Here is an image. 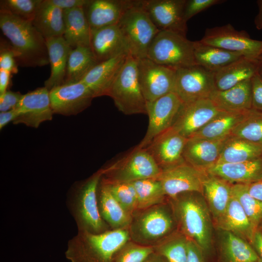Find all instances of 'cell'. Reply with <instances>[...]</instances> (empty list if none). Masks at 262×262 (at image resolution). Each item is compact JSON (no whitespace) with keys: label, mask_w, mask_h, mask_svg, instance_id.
Instances as JSON below:
<instances>
[{"label":"cell","mask_w":262,"mask_h":262,"mask_svg":"<svg viewBox=\"0 0 262 262\" xmlns=\"http://www.w3.org/2000/svg\"><path fill=\"white\" fill-rule=\"evenodd\" d=\"M169 200L178 230L197 244L206 255L210 254L213 248L214 225L203 195L187 192Z\"/></svg>","instance_id":"6da1fadb"},{"label":"cell","mask_w":262,"mask_h":262,"mask_svg":"<svg viewBox=\"0 0 262 262\" xmlns=\"http://www.w3.org/2000/svg\"><path fill=\"white\" fill-rule=\"evenodd\" d=\"M0 28L9 41L18 65L36 67L49 64L46 39L31 21L0 10Z\"/></svg>","instance_id":"7a4b0ae2"},{"label":"cell","mask_w":262,"mask_h":262,"mask_svg":"<svg viewBox=\"0 0 262 262\" xmlns=\"http://www.w3.org/2000/svg\"><path fill=\"white\" fill-rule=\"evenodd\" d=\"M105 171V167L100 169L86 180L76 183L67 194L66 206L78 231L98 234L111 229L101 217L98 206V189Z\"/></svg>","instance_id":"3957f363"},{"label":"cell","mask_w":262,"mask_h":262,"mask_svg":"<svg viewBox=\"0 0 262 262\" xmlns=\"http://www.w3.org/2000/svg\"><path fill=\"white\" fill-rule=\"evenodd\" d=\"M130 240L128 229L98 234L78 231L68 241L65 256L70 262H111L116 252Z\"/></svg>","instance_id":"277c9868"},{"label":"cell","mask_w":262,"mask_h":262,"mask_svg":"<svg viewBox=\"0 0 262 262\" xmlns=\"http://www.w3.org/2000/svg\"><path fill=\"white\" fill-rule=\"evenodd\" d=\"M128 230L131 240L153 247L177 231L169 198L164 203L135 211Z\"/></svg>","instance_id":"5b68a950"},{"label":"cell","mask_w":262,"mask_h":262,"mask_svg":"<svg viewBox=\"0 0 262 262\" xmlns=\"http://www.w3.org/2000/svg\"><path fill=\"white\" fill-rule=\"evenodd\" d=\"M117 25L129 46L130 55L137 59L147 58L150 45L160 30L138 0H132Z\"/></svg>","instance_id":"8992f818"},{"label":"cell","mask_w":262,"mask_h":262,"mask_svg":"<svg viewBox=\"0 0 262 262\" xmlns=\"http://www.w3.org/2000/svg\"><path fill=\"white\" fill-rule=\"evenodd\" d=\"M107 96L126 115L147 114V101L138 78L137 61L130 54L111 85Z\"/></svg>","instance_id":"52a82bcc"},{"label":"cell","mask_w":262,"mask_h":262,"mask_svg":"<svg viewBox=\"0 0 262 262\" xmlns=\"http://www.w3.org/2000/svg\"><path fill=\"white\" fill-rule=\"evenodd\" d=\"M147 58L175 69L196 65L193 41L171 31L160 30L150 45Z\"/></svg>","instance_id":"ba28073f"},{"label":"cell","mask_w":262,"mask_h":262,"mask_svg":"<svg viewBox=\"0 0 262 262\" xmlns=\"http://www.w3.org/2000/svg\"><path fill=\"white\" fill-rule=\"evenodd\" d=\"M103 177L115 182H131L158 178L162 170L145 148L135 147L127 156L105 167Z\"/></svg>","instance_id":"9c48e42d"},{"label":"cell","mask_w":262,"mask_h":262,"mask_svg":"<svg viewBox=\"0 0 262 262\" xmlns=\"http://www.w3.org/2000/svg\"><path fill=\"white\" fill-rule=\"evenodd\" d=\"M200 41L250 59L257 60L262 54V41L251 38L246 32L237 31L230 24L207 29Z\"/></svg>","instance_id":"30bf717a"},{"label":"cell","mask_w":262,"mask_h":262,"mask_svg":"<svg viewBox=\"0 0 262 262\" xmlns=\"http://www.w3.org/2000/svg\"><path fill=\"white\" fill-rule=\"evenodd\" d=\"M139 84L147 101L174 92L176 69L144 58L137 59Z\"/></svg>","instance_id":"8fae6325"},{"label":"cell","mask_w":262,"mask_h":262,"mask_svg":"<svg viewBox=\"0 0 262 262\" xmlns=\"http://www.w3.org/2000/svg\"><path fill=\"white\" fill-rule=\"evenodd\" d=\"M214 90V72L197 65L176 69L174 93L182 103L209 98Z\"/></svg>","instance_id":"7c38bea8"},{"label":"cell","mask_w":262,"mask_h":262,"mask_svg":"<svg viewBox=\"0 0 262 262\" xmlns=\"http://www.w3.org/2000/svg\"><path fill=\"white\" fill-rule=\"evenodd\" d=\"M182 104V102L174 92L155 100L147 101V129L143 139L135 147H146L156 136L171 128Z\"/></svg>","instance_id":"4fadbf2b"},{"label":"cell","mask_w":262,"mask_h":262,"mask_svg":"<svg viewBox=\"0 0 262 262\" xmlns=\"http://www.w3.org/2000/svg\"><path fill=\"white\" fill-rule=\"evenodd\" d=\"M207 173L184 162L163 170L158 179L169 198L187 192H196L203 195V182Z\"/></svg>","instance_id":"5bb4252c"},{"label":"cell","mask_w":262,"mask_h":262,"mask_svg":"<svg viewBox=\"0 0 262 262\" xmlns=\"http://www.w3.org/2000/svg\"><path fill=\"white\" fill-rule=\"evenodd\" d=\"M186 0H141L140 6L159 30L177 32L186 35L187 22L183 17Z\"/></svg>","instance_id":"9a60e30c"},{"label":"cell","mask_w":262,"mask_h":262,"mask_svg":"<svg viewBox=\"0 0 262 262\" xmlns=\"http://www.w3.org/2000/svg\"><path fill=\"white\" fill-rule=\"evenodd\" d=\"M222 112L210 98L182 103L171 128L189 138Z\"/></svg>","instance_id":"2e32d148"},{"label":"cell","mask_w":262,"mask_h":262,"mask_svg":"<svg viewBox=\"0 0 262 262\" xmlns=\"http://www.w3.org/2000/svg\"><path fill=\"white\" fill-rule=\"evenodd\" d=\"M54 114L76 115L88 107L94 97L82 81L65 83L49 91Z\"/></svg>","instance_id":"e0dca14e"},{"label":"cell","mask_w":262,"mask_h":262,"mask_svg":"<svg viewBox=\"0 0 262 262\" xmlns=\"http://www.w3.org/2000/svg\"><path fill=\"white\" fill-rule=\"evenodd\" d=\"M16 109L18 115L14 124H24L35 128L42 122L51 120L54 114L49 91L45 86L23 95Z\"/></svg>","instance_id":"ac0fdd59"},{"label":"cell","mask_w":262,"mask_h":262,"mask_svg":"<svg viewBox=\"0 0 262 262\" xmlns=\"http://www.w3.org/2000/svg\"><path fill=\"white\" fill-rule=\"evenodd\" d=\"M188 139L170 128L144 148L163 170L185 162L182 155Z\"/></svg>","instance_id":"d6986e66"},{"label":"cell","mask_w":262,"mask_h":262,"mask_svg":"<svg viewBox=\"0 0 262 262\" xmlns=\"http://www.w3.org/2000/svg\"><path fill=\"white\" fill-rule=\"evenodd\" d=\"M90 47L98 63L119 54H130L117 25L91 30Z\"/></svg>","instance_id":"ffe728a7"},{"label":"cell","mask_w":262,"mask_h":262,"mask_svg":"<svg viewBox=\"0 0 262 262\" xmlns=\"http://www.w3.org/2000/svg\"><path fill=\"white\" fill-rule=\"evenodd\" d=\"M128 55L119 54L98 63L81 81L89 89L94 98L107 96Z\"/></svg>","instance_id":"44dd1931"},{"label":"cell","mask_w":262,"mask_h":262,"mask_svg":"<svg viewBox=\"0 0 262 262\" xmlns=\"http://www.w3.org/2000/svg\"><path fill=\"white\" fill-rule=\"evenodd\" d=\"M228 137L216 140L189 138L183 152L184 161L205 171L217 163L224 144Z\"/></svg>","instance_id":"7402d4cb"},{"label":"cell","mask_w":262,"mask_h":262,"mask_svg":"<svg viewBox=\"0 0 262 262\" xmlns=\"http://www.w3.org/2000/svg\"><path fill=\"white\" fill-rule=\"evenodd\" d=\"M205 171L231 184H249L262 178V156L245 162L216 164Z\"/></svg>","instance_id":"603a6c76"},{"label":"cell","mask_w":262,"mask_h":262,"mask_svg":"<svg viewBox=\"0 0 262 262\" xmlns=\"http://www.w3.org/2000/svg\"><path fill=\"white\" fill-rule=\"evenodd\" d=\"M132 1L130 0H90L84 9L91 30L117 25Z\"/></svg>","instance_id":"cb8c5ba5"},{"label":"cell","mask_w":262,"mask_h":262,"mask_svg":"<svg viewBox=\"0 0 262 262\" xmlns=\"http://www.w3.org/2000/svg\"><path fill=\"white\" fill-rule=\"evenodd\" d=\"M217 230V262H254L259 257L247 241L232 233Z\"/></svg>","instance_id":"d4e9b609"},{"label":"cell","mask_w":262,"mask_h":262,"mask_svg":"<svg viewBox=\"0 0 262 262\" xmlns=\"http://www.w3.org/2000/svg\"><path fill=\"white\" fill-rule=\"evenodd\" d=\"M213 225L216 230L230 232L250 244L255 232L241 204L233 196Z\"/></svg>","instance_id":"484cf974"},{"label":"cell","mask_w":262,"mask_h":262,"mask_svg":"<svg viewBox=\"0 0 262 262\" xmlns=\"http://www.w3.org/2000/svg\"><path fill=\"white\" fill-rule=\"evenodd\" d=\"M220 111L242 112L251 109V79L228 89L214 90L209 98Z\"/></svg>","instance_id":"4316f807"},{"label":"cell","mask_w":262,"mask_h":262,"mask_svg":"<svg viewBox=\"0 0 262 262\" xmlns=\"http://www.w3.org/2000/svg\"><path fill=\"white\" fill-rule=\"evenodd\" d=\"M97 200L99 214L111 229H128L132 215L123 209L101 179L98 189Z\"/></svg>","instance_id":"83f0119b"},{"label":"cell","mask_w":262,"mask_h":262,"mask_svg":"<svg viewBox=\"0 0 262 262\" xmlns=\"http://www.w3.org/2000/svg\"><path fill=\"white\" fill-rule=\"evenodd\" d=\"M51 72L45 82L49 91L65 83L69 55L72 48L63 36L46 40Z\"/></svg>","instance_id":"f1b7e54d"},{"label":"cell","mask_w":262,"mask_h":262,"mask_svg":"<svg viewBox=\"0 0 262 262\" xmlns=\"http://www.w3.org/2000/svg\"><path fill=\"white\" fill-rule=\"evenodd\" d=\"M232 185L207 173L203 182V195L211 212L213 223L225 211L232 196Z\"/></svg>","instance_id":"f546056e"},{"label":"cell","mask_w":262,"mask_h":262,"mask_svg":"<svg viewBox=\"0 0 262 262\" xmlns=\"http://www.w3.org/2000/svg\"><path fill=\"white\" fill-rule=\"evenodd\" d=\"M65 31L63 37L72 48L90 47L91 28L84 7L63 10Z\"/></svg>","instance_id":"4dcf8cb0"},{"label":"cell","mask_w":262,"mask_h":262,"mask_svg":"<svg viewBox=\"0 0 262 262\" xmlns=\"http://www.w3.org/2000/svg\"><path fill=\"white\" fill-rule=\"evenodd\" d=\"M257 60L243 57L214 72L216 90L223 91L250 80L257 73Z\"/></svg>","instance_id":"1f68e13d"},{"label":"cell","mask_w":262,"mask_h":262,"mask_svg":"<svg viewBox=\"0 0 262 262\" xmlns=\"http://www.w3.org/2000/svg\"><path fill=\"white\" fill-rule=\"evenodd\" d=\"M32 22L46 40L64 35L63 10L48 0H42Z\"/></svg>","instance_id":"d6a6232c"},{"label":"cell","mask_w":262,"mask_h":262,"mask_svg":"<svg viewBox=\"0 0 262 262\" xmlns=\"http://www.w3.org/2000/svg\"><path fill=\"white\" fill-rule=\"evenodd\" d=\"M196 64L213 72L244 57L241 54L207 45L200 40L193 41Z\"/></svg>","instance_id":"836d02e7"},{"label":"cell","mask_w":262,"mask_h":262,"mask_svg":"<svg viewBox=\"0 0 262 262\" xmlns=\"http://www.w3.org/2000/svg\"><path fill=\"white\" fill-rule=\"evenodd\" d=\"M262 156V145L230 136L225 141L216 164L242 163Z\"/></svg>","instance_id":"e575fe53"},{"label":"cell","mask_w":262,"mask_h":262,"mask_svg":"<svg viewBox=\"0 0 262 262\" xmlns=\"http://www.w3.org/2000/svg\"><path fill=\"white\" fill-rule=\"evenodd\" d=\"M247 111L222 112L190 137L212 140L227 138L231 135L232 130L243 119Z\"/></svg>","instance_id":"d590c367"},{"label":"cell","mask_w":262,"mask_h":262,"mask_svg":"<svg viewBox=\"0 0 262 262\" xmlns=\"http://www.w3.org/2000/svg\"><path fill=\"white\" fill-rule=\"evenodd\" d=\"M98 63L91 47L72 49L68 59L64 84L81 81Z\"/></svg>","instance_id":"8d00e7d4"},{"label":"cell","mask_w":262,"mask_h":262,"mask_svg":"<svg viewBox=\"0 0 262 262\" xmlns=\"http://www.w3.org/2000/svg\"><path fill=\"white\" fill-rule=\"evenodd\" d=\"M135 189L137 209L142 210L166 202L168 198L158 178H148L131 182Z\"/></svg>","instance_id":"74e56055"},{"label":"cell","mask_w":262,"mask_h":262,"mask_svg":"<svg viewBox=\"0 0 262 262\" xmlns=\"http://www.w3.org/2000/svg\"><path fill=\"white\" fill-rule=\"evenodd\" d=\"M232 194L241 204L255 232L262 231V202L250 195L247 184H233Z\"/></svg>","instance_id":"f35d334b"},{"label":"cell","mask_w":262,"mask_h":262,"mask_svg":"<svg viewBox=\"0 0 262 262\" xmlns=\"http://www.w3.org/2000/svg\"><path fill=\"white\" fill-rule=\"evenodd\" d=\"M231 136L262 145V113L252 109L232 130Z\"/></svg>","instance_id":"ab89813d"},{"label":"cell","mask_w":262,"mask_h":262,"mask_svg":"<svg viewBox=\"0 0 262 262\" xmlns=\"http://www.w3.org/2000/svg\"><path fill=\"white\" fill-rule=\"evenodd\" d=\"M187 238L178 230L154 247L167 262H186Z\"/></svg>","instance_id":"60d3db41"},{"label":"cell","mask_w":262,"mask_h":262,"mask_svg":"<svg viewBox=\"0 0 262 262\" xmlns=\"http://www.w3.org/2000/svg\"><path fill=\"white\" fill-rule=\"evenodd\" d=\"M101 179L123 209L132 215L137 209V200L131 182L111 181L107 180L103 176Z\"/></svg>","instance_id":"b9f144b4"},{"label":"cell","mask_w":262,"mask_h":262,"mask_svg":"<svg viewBox=\"0 0 262 262\" xmlns=\"http://www.w3.org/2000/svg\"><path fill=\"white\" fill-rule=\"evenodd\" d=\"M154 251L153 246H143L130 240L116 252L111 262H144Z\"/></svg>","instance_id":"7bdbcfd3"},{"label":"cell","mask_w":262,"mask_h":262,"mask_svg":"<svg viewBox=\"0 0 262 262\" xmlns=\"http://www.w3.org/2000/svg\"><path fill=\"white\" fill-rule=\"evenodd\" d=\"M42 0H2L0 10L23 20L32 21Z\"/></svg>","instance_id":"ee69618b"},{"label":"cell","mask_w":262,"mask_h":262,"mask_svg":"<svg viewBox=\"0 0 262 262\" xmlns=\"http://www.w3.org/2000/svg\"><path fill=\"white\" fill-rule=\"evenodd\" d=\"M225 1L223 0H186L183 10L184 19L187 22L199 13Z\"/></svg>","instance_id":"f6af8a7d"},{"label":"cell","mask_w":262,"mask_h":262,"mask_svg":"<svg viewBox=\"0 0 262 262\" xmlns=\"http://www.w3.org/2000/svg\"><path fill=\"white\" fill-rule=\"evenodd\" d=\"M17 64L14 53L9 44L0 43V69L10 72L11 73L18 72Z\"/></svg>","instance_id":"bcb514c9"},{"label":"cell","mask_w":262,"mask_h":262,"mask_svg":"<svg viewBox=\"0 0 262 262\" xmlns=\"http://www.w3.org/2000/svg\"><path fill=\"white\" fill-rule=\"evenodd\" d=\"M251 109L262 113V78L256 73L251 79Z\"/></svg>","instance_id":"7dc6e473"},{"label":"cell","mask_w":262,"mask_h":262,"mask_svg":"<svg viewBox=\"0 0 262 262\" xmlns=\"http://www.w3.org/2000/svg\"><path fill=\"white\" fill-rule=\"evenodd\" d=\"M23 95L10 90L0 95V111L7 112L16 108Z\"/></svg>","instance_id":"c3c4849f"},{"label":"cell","mask_w":262,"mask_h":262,"mask_svg":"<svg viewBox=\"0 0 262 262\" xmlns=\"http://www.w3.org/2000/svg\"><path fill=\"white\" fill-rule=\"evenodd\" d=\"M206 254L195 242L187 239L186 262H206Z\"/></svg>","instance_id":"681fc988"},{"label":"cell","mask_w":262,"mask_h":262,"mask_svg":"<svg viewBox=\"0 0 262 262\" xmlns=\"http://www.w3.org/2000/svg\"><path fill=\"white\" fill-rule=\"evenodd\" d=\"M54 6L63 10L77 7H84L90 0H48Z\"/></svg>","instance_id":"f907efd6"},{"label":"cell","mask_w":262,"mask_h":262,"mask_svg":"<svg viewBox=\"0 0 262 262\" xmlns=\"http://www.w3.org/2000/svg\"><path fill=\"white\" fill-rule=\"evenodd\" d=\"M18 115L16 108L11 110L0 112V129L1 130L5 126L10 122H14Z\"/></svg>","instance_id":"816d5d0a"},{"label":"cell","mask_w":262,"mask_h":262,"mask_svg":"<svg viewBox=\"0 0 262 262\" xmlns=\"http://www.w3.org/2000/svg\"><path fill=\"white\" fill-rule=\"evenodd\" d=\"M247 191L250 196L262 202V178L247 184Z\"/></svg>","instance_id":"f5cc1de1"},{"label":"cell","mask_w":262,"mask_h":262,"mask_svg":"<svg viewBox=\"0 0 262 262\" xmlns=\"http://www.w3.org/2000/svg\"><path fill=\"white\" fill-rule=\"evenodd\" d=\"M250 245L258 257L262 261V231H257L255 232Z\"/></svg>","instance_id":"db71d44e"},{"label":"cell","mask_w":262,"mask_h":262,"mask_svg":"<svg viewBox=\"0 0 262 262\" xmlns=\"http://www.w3.org/2000/svg\"><path fill=\"white\" fill-rule=\"evenodd\" d=\"M11 73L8 71L0 69V95L7 91L9 84Z\"/></svg>","instance_id":"11a10c76"},{"label":"cell","mask_w":262,"mask_h":262,"mask_svg":"<svg viewBox=\"0 0 262 262\" xmlns=\"http://www.w3.org/2000/svg\"><path fill=\"white\" fill-rule=\"evenodd\" d=\"M258 12L254 19V24L257 30L262 29V0L257 1Z\"/></svg>","instance_id":"9f6ffc18"},{"label":"cell","mask_w":262,"mask_h":262,"mask_svg":"<svg viewBox=\"0 0 262 262\" xmlns=\"http://www.w3.org/2000/svg\"><path fill=\"white\" fill-rule=\"evenodd\" d=\"M144 262H167V261L163 256L154 251Z\"/></svg>","instance_id":"6f0895ef"},{"label":"cell","mask_w":262,"mask_h":262,"mask_svg":"<svg viewBox=\"0 0 262 262\" xmlns=\"http://www.w3.org/2000/svg\"><path fill=\"white\" fill-rule=\"evenodd\" d=\"M257 73L262 78V54L257 59Z\"/></svg>","instance_id":"680465c9"},{"label":"cell","mask_w":262,"mask_h":262,"mask_svg":"<svg viewBox=\"0 0 262 262\" xmlns=\"http://www.w3.org/2000/svg\"><path fill=\"white\" fill-rule=\"evenodd\" d=\"M254 262H262V261L259 258V259Z\"/></svg>","instance_id":"91938a15"}]
</instances>
